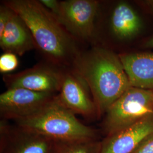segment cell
<instances>
[{"instance_id": "obj_15", "label": "cell", "mask_w": 153, "mask_h": 153, "mask_svg": "<svg viewBox=\"0 0 153 153\" xmlns=\"http://www.w3.org/2000/svg\"><path fill=\"white\" fill-rule=\"evenodd\" d=\"M18 64L17 55L10 52H4L0 56V72L6 74L16 70Z\"/></svg>"}, {"instance_id": "obj_3", "label": "cell", "mask_w": 153, "mask_h": 153, "mask_svg": "<svg viewBox=\"0 0 153 153\" xmlns=\"http://www.w3.org/2000/svg\"><path fill=\"white\" fill-rule=\"evenodd\" d=\"M56 96L36 113L14 121L15 124L54 141L99 140L98 131L79 121Z\"/></svg>"}, {"instance_id": "obj_19", "label": "cell", "mask_w": 153, "mask_h": 153, "mask_svg": "<svg viewBox=\"0 0 153 153\" xmlns=\"http://www.w3.org/2000/svg\"><path fill=\"white\" fill-rule=\"evenodd\" d=\"M136 3L143 11L153 16V0H140Z\"/></svg>"}, {"instance_id": "obj_8", "label": "cell", "mask_w": 153, "mask_h": 153, "mask_svg": "<svg viewBox=\"0 0 153 153\" xmlns=\"http://www.w3.org/2000/svg\"><path fill=\"white\" fill-rule=\"evenodd\" d=\"M55 142L6 120L0 122V153H52Z\"/></svg>"}, {"instance_id": "obj_10", "label": "cell", "mask_w": 153, "mask_h": 153, "mask_svg": "<svg viewBox=\"0 0 153 153\" xmlns=\"http://www.w3.org/2000/svg\"><path fill=\"white\" fill-rule=\"evenodd\" d=\"M153 133V114L109 135L102 141L100 153H132Z\"/></svg>"}, {"instance_id": "obj_4", "label": "cell", "mask_w": 153, "mask_h": 153, "mask_svg": "<svg viewBox=\"0 0 153 153\" xmlns=\"http://www.w3.org/2000/svg\"><path fill=\"white\" fill-rule=\"evenodd\" d=\"M153 114V90L131 86L105 114L103 131L108 136Z\"/></svg>"}, {"instance_id": "obj_6", "label": "cell", "mask_w": 153, "mask_h": 153, "mask_svg": "<svg viewBox=\"0 0 153 153\" xmlns=\"http://www.w3.org/2000/svg\"><path fill=\"white\" fill-rule=\"evenodd\" d=\"M64 69L49 62L39 64L17 73L5 74L3 79L7 89L57 94L60 91Z\"/></svg>"}, {"instance_id": "obj_20", "label": "cell", "mask_w": 153, "mask_h": 153, "mask_svg": "<svg viewBox=\"0 0 153 153\" xmlns=\"http://www.w3.org/2000/svg\"><path fill=\"white\" fill-rule=\"evenodd\" d=\"M142 47L145 48H153V35L143 41L142 43Z\"/></svg>"}, {"instance_id": "obj_16", "label": "cell", "mask_w": 153, "mask_h": 153, "mask_svg": "<svg viewBox=\"0 0 153 153\" xmlns=\"http://www.w3.org/2000/svg\"><path fill=\"white\" fill-rule=\"evenodd\" d=\"M13 11L2 3L0 6V35L4 32L6 26L11 18Z\"/></svg>"}, {"instance_id": "obj_9", "label": "cell", "mask_w": 153, "mask_h": 153, "mask_svg": "<svg viewBox=\"0 0 153 153\" xmlns=\"http://www.w3.org/2000/svg\"><path fill=\"white\" fill-rule=\"evenodd\" d=\"M88 88L71 69H64L60 91L56 97L61 104L75 115H82L88 119L99 118L96 105Z\"/></svg>"}, {"instance_id": "obj_12", "label": "cell", "mask_w": 153, "mask_h": 153, "mask_svg": "<svg viewBox=\"0 0 153 153\" xmlns=\"http://www.w3.org/2000/svg\"><path fill=\"white\" fill-rule=\"evenodd\" d=\"M119 56L132 87L153 90V52H126Z\"/></svg>"}, {"instance_id": "obj_2", "label": "cell", "mask_w": 153, "mask_h": 153, "mask_svg": "<svg viewBox=\"0 0 153 153\" xmlns=\"http://www.w3.org/2000/svg\"><path fill=\"white\" fill-rule=\"evenodd\" d=\"M2 3L22 18L36 48L49 63L61 69H71L81 53L76 39L39 1L7 0Z\"/></svg>"}, {"instance_id": "obj_7", "label": "cell", "mask_w": 153, "mask_h": 153, "mask_svg": "<svg viewBox=\"0 0 153 153\" xmlns=\"http://www.w3.org/2000/svg\"><path fill=\"white\" fill-rule=\"evenodd\" d=\"M57 94L21 88L7 89L0 95L1 116L6 120L26 117L43 108Z\"/></svg>"}, {"instance_id": "obj_18", "label": "cell", "mask_w": 153, "mask_h": 153, "mask_svg": "<svg viewBox=\"0 0 153 153\" xmlns=\"http://www.w3.org/2000/svg\"><path fill=\"white\" fill-rule=\"evenodd\" d=\"M40 3L58 19L60 14V1L56 0H40Z\"/></svg>"}, {"instance_id": "obj_17", "label": "cell", "mask_w": 153, "mask_h": 153, "mask_svg": "<svg viewBox=\"0 0 153 153\" xmlns=\"http://www.w3.org/2000/svg\"><path fill=\"white\" fill-rule=\"evenodd\" d=\"M132 153H153V133L145 138Z\"/></svg>"}, {"instance_id": "obj_5", "label": "cell", "mask_w": 153, "mask_h": 153, "mask_svg": "<svg viewBox=\"0 0 153 153\" xmlns=\"http://www.w3.org/2000/svg\"><path fill=\"white\" fill-rule=\"evenodd\" d=\"M99 4L96 0L60 1V14L57 20L75 39L95 45Z\"/></svg>"}, {"instance_id": "obj_11", "label": "cell", "mask_w": 153, "mask_h": 153, "mask_svg": "<svg viewBox=\"0 0 153 153\" xmlns=\"http://www.w3.org/2000/svg\"><path fill=\"white\" fill-rule=\"evenodd\" d=\"M142 27L141 16L129 2L120 1L114 6L109 16V28L115 39L129 42L138 36Z\"/></svg>"}, {"instance_id": "obj_13", "label": "cell", "mask_w": 153, "mask_h": 153, "mask_svg": "<svg viewBox=\"0 0 153 153\" xmlns=\"http://www.w3.org/2000/svg\"><path fill=\"white\" fill-rule=\"evenodd\" d=\"M0 47L4 52L20 56L36 48L27 26L14 11L4 32L0 35Z\"/></svg>"}, {"instance_id": "obj_1", "label": "cell", "mask_w": 153, "mask_h": 153, "mask_svg": "<svg viewBox=\"0 0 153 153\" xmlns=\"http://www.w3.org/2000/svg\"><path fill=\"white\" fill-rule=\"evenodd\" d=\"M71 69L87 85L99 118L131 87L119 54L102 45L81 52Z\"/></svg>"}, {"instance_id": "obj_21", "label": "cell", "mask_w": 153, "mask_h": 153, "mask_svg": "<svg viewBox=\"0 0 153 153\" xmlns=\"http://www.w3.org/2000/svg\"></svg>"}, {"instance_id": "obj_14", "label": "cell", "mask_w": 153, "mask_h": 153, "mask_svg": "<svg viewBox=\"0 0 153 153\" xmlns=\"http://www.w3.org/2000/svg\"><path fill=\"white\" fill-rule=\"evenodd\" d=\"M101 147L99 140L55 141L52 153H100Z\"/></svg>"}]
</instances>
